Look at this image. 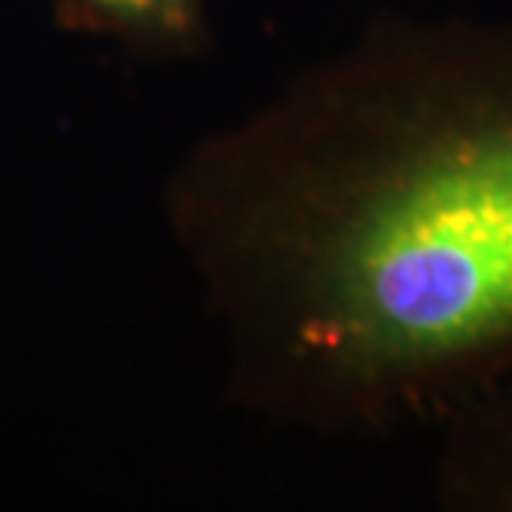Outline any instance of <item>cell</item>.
Returning <instances> with one entry per match:
<instances>
[{"instance_id": "7a4b0ae2", "label": "cell", "mask_w": 512, "mask_h": 512, "mask_svg": "<svg viewBox=\"0 0 512 512\" xmlns=\"http://www.w3.org/2000/svg\"><path fill=\"white\" fill-rule=\"evenodd\" d=\"M433 496L456 512H512V380L439 426Z\"/></svg>"}, {"instance_id": "3957f363", "label": "cell", "mask_w": 512, "mask_h": 512, "mask_svg": "<svg viewBox=\"0 0 512 512\" xmlns=\"http://www.w3.org/2000/svg\"><path fill=\"white\" fill-rule=\"evenodd\" d=\"M60 17L120 44L187 54L207 30V0H57Z\"/></svg>"}, {"instance_id": "6da1fadb", "label": "cell", "mask_w": 512, "mask_h": 512, "mask_svg": "<svg viewBox=\"0 0 512 512\" xmlns=\"http://www.w3.org/2000/svg\"><path fill=\"white\" fill-rule=\"evenodd\" d=\"M167 217L240 403L443 426L512 380V20L376 17L203 137Z\"/></svg>"}]
</instances>
